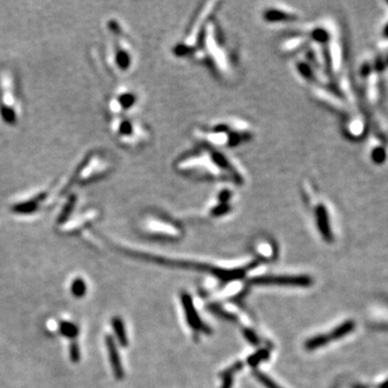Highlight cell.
<instances>
[{"instance_id":"17","label":"cell","mask_w":388,"mask_h":388,"mask_svg":"<svg viewBox=\"0 0 388 388\" xmlns=\"http://www.w3.org/2000/svg\"><path fill=\"white\" fill-rule=\"evenodd\" d=\"M241 368H243V365L241 363H237L232 368H230L229 370L224 372L222 388H231V386H232V383H233V374L236 371L240 370Z\"/></svg>"},{"instance_id":"8","label":"cell","mask_w":388,"mask_h":388,"mask_svg":"<svg viewBox=\"0 0 388 388\" xmlns=\"http://www.w3.org/2000/svg\"><path fill=\"white\" fill-rule=\"evenodd\" d=\"M304 197H305V201L308 202L309 205L313 207L315 223H316V227L319 231V233H321L322 237L327 243H331L333 241V233H332L328 207H327V205L324 202L319 201L317 203H314L310 199V197L305 196V195H304Z\"/></svg>"},{"instance_id":"13","label":"cell","mask_w":388,"mask_h":388,"mask_svg":"<svg viewBox=\"0 0 388 388\" xmlns=\"http://www.w3.org/2000/svg\"><path fill=\"white\" fill-rule=\"evenodd\" d=\"M354 329H355V323H354L353 321H347L340 326H338L336 329H333L329 335V337L331 339V341H333V340H340V339L344 338L345 336L350 335V333Z\"/></svg>"},{"instance_id":"6","label":"cell","mask_w":388,"mask_h":388,"mask_svg":"<svg viewBox=\"0 0 388 388\" xmlns=\"http://www.w3.org/2000/svg\"><path fill=\"white\" fill-rule=\"evenodd\" d=\"M254 286H285V287H310L313 280L306 275L298 276H260L250 280Z\"/></svg>"},{"instance_id":"14","label":"cell","mask_w":388,"mask_h":388,"mask_svg":"<svg viewBox=\"0 0 388 388\" xmlns=\"http://www.w3.org/2000/svg\"><path fill=\"white\" fill-rule=\"evenodd\" d=\"M58 329H59L60 335L67 339L73 340V339H76L79 335V327L76 324L70 323V322H60L59 326H58Z\"/></svg>"},{"instance_id":"3","label":"cell","mask_w":388,"mask_h":388,"mask_svg":"<svg viewBox=\"0 0 388 388\" xmlns=\"http://www.w3.org/2000/svg\"><path fill=\"white\" fill-rule=\"evenodd\" d=\"M217 4V2H208L201 9L186 37L173 47V53L176 56L185 57L189 54H195L199 50L204 33L210 22V15L213 14Z\"/></svg>"},{"instance_id":"2","label":"cell","mask_w":388,"mask_h":388,"mask_svg":"<svg viewBox=\"0 0 388 388\" xmlns=\"http://www.w3.org/2000/svg\"><path fill=\"white\" fill-rule=\"evenodd\" d=\"M196 138L204 145L221 149L237 148L255 138V129L249 122L235 117L213 121L208 125L195 129Z\"/></svg>"},{"instance_id":"20","label":"cell","mask_w":388,"mask_h":388,"mask_svg":"<svg viewBox=\"0 0 388 388\" xmlns=\"http://www.w3.org/2000/svg\"><path fill=\"white\" fill-rule=\"evenodd\" d=\"M372 160L377 164H382L386 160V150L383 147H378L372 151Z\"/></svg>"},{"instance_id":"9","label":"cell","mask_w":388,"mask_h":388,"mask_svg":"<svg viewBox=\"0 0 388 388\" xmlns=\"http://www.w3.org/2000/svg\"><path fill=\"white\" fill-rule=\"evenodd\" d=\"M113 105L111 108L113 111L125 113V111H131L132 109L137 107L139 104L138 94L133 90H122L115 94V98L112 100Z\"/></svg>"},{"instance_id":"23","label":"cell","mask_w":388,"mask_h":388,"mask_svg":"<svg viewBox=\"0 0 388 388\" xmlns=\"http://www.w3.org/2000/svg\"><path fill=\"white\" fill-rule=\"evenodd\" d=\"M244 336L247 339V341H249L251 344L258 345L260 343V340H259V337L256 335L254 331H251L249 329H245L244 330Z\"/></svg>"},{"instance_id":"26","label":"cell","mask_w":388,"mask_h":388,"mask_svg":"<svg viewBox=\"0 0 388 388\" xmlns=\"http://www.w3.org/2000/svg\"><path fill=\"white\" fill-rule=\"evenodd\" d=\"M354 388H368V386H365V385H356Z\"/></svg>"},{"instance_id":"7","label":"cell","mask_w":388,"mask_h":388,"mask_svg":"<svg viewBox=\"0 0 388 388\" xmlns=\"http://www.w3.org/2000/svg\"><path fill=\"white\" fill-rule=\"evenodd\" d=\"M114 128L118 137L129 145H137L141 141H145L148 137L146 129L138 122L132 120H121Z\"/></svg>"},{"instance_id":"21","label":"cell","mask_w":388,"mask_h":388,"mask_svg":"<svg viewBox=\"0 0 388 388\" xmlns=\"http://www.w3.org/2000/svg\"><path fill=\"white\" fill-rule=\"evenodd\" d=\"M69 357L72 363L77 364L79 363V360L81 358V353H80V347L77 342L72 341L70 346H69Z\"/></svg>"},{"instance_id":"11","label":"cell","mask_w":388,"mask_h":388,"mask_svg":"<svg viewBox=\"0 0 388 388\" xmlns=\"http://www.w3.org/2000/svg\"><path fill=\"white\" fill-rule=\"evenodd\" d=\"M105 342H106L108 356H109V360H110V365H111L114 377L117 380H122L124 377V370L118 352V347L115 345L113 337L110 335H107L105 338Z\"/></svg>"},{"instance_id":"1","label":"cell","mask_w":388,"mask_h":388,"mask_svg":"<svg viewBox=\"0 0 388 388\" xmlns=\"http://www.w3.org/2000/svg\"><path fill=\"white\" fill-rule=\"evenodd\" d=\"M175 169L200 178L220 180L235 187L247 182V175L241 163L221 149L204 145L201 150L185 154L175 163Z\"/></svg>"},{"instance_id":"4","label":"cell","mask_w":388,"mask_h":388,"mask_svg":"<svg viewBox=\"0 0 388 388\" xmlns=\"http://www.w3.org/2000/svg\"><path fill=\"white\" fill-rule=\"evenodd\" d=\"M209 199L207 205L208 216L212 218H221L233 212L238 194L235 186L231 183H223L217 187Z\"/></svg>"},{"instance_id":"5","label":"cell","mask_w":388,"mask_h":388,"mask_svg":"<svg viewBox=\"0 0 388 388\" xmlns=\"http://www.w3.org/2000/svg\"><path fill=\"white\" fill-rule=\"evenodd\" d=\"M260 16L269 25H290L301 18V14L295 8L284 3L267 4L261 10Z\"/></svg>"},{"instance_id":"10","label":"cell","mask_w":388,"mask_h":388,"mask_svg":"<svg viewBox=\"0 0 388 388\" xmlns=\"http://www.w3.org/2000/svg\"><path fill=\"white\" fill-rule=\"evenodd\" d=\"M181 302L183 305V309H185V312H186L188 324L191 326V328L197 332H209L208 327L206 325H204V323L201 321L200 316L197 315L192 301V298L188 294H182Z\"/></svg>"},{"instance_id":"12","label":"cell","mask_w":388,"mask_h":388,"mask_svg":"<svg viewBox=\"0 0 388 388\" xmlns=\"http://www.w3.org/2000/svg\"><path fill=\"white\" fill-rule=\"evenodd\" d=\"M111 326L114 331L115 338H117L119 344L122 347H126L128 345V340L126 336V331H125V326L122 318L115 316L111 319Z\"/></svg>"},{"instance_id":"15","label":"cell","mask_w":388,"mask_h":388,"mask_svg":"<svg viewBox=\"0 0 388 388\" xmlns=\"http://www.w3.org/2000/svg\"><path fill=\"white\" fill-rule=\"evenodd\" d=\"M329 342H331L329 335H319L310 339L309 341H306L305 349L308 351H314L317 349H321V347L327 345Z\"/></svg>"},{"instance_id":"18","label":"cell","mask_w":388,"mask_h":388,"mask_svg":"<svg viewBox=\"0 0 388 388\" xmlns=\"http://www.w3.org/2000/svg\"><path fill=\"white\" fill-rule=\"evenodd\" d=\"M269 357H270L269 351H267V350H260L259 352H257L256 354H254L253 356L248 357L247 363L251 367H257L261 362H263V360H265V359H268Z\"/></svg>"},{"instance_id":"24","label":"cell","mask_w":388,"mask_h":388,"mask_svg":"<svg viewBox=\"0 0 388 388\" xmlns=\"http://www.w3.org/2000/svg\"><path fill=\"white\" fill-rule=\"evenodd\" d=\"M378 388H388V380L384 381V382L382 384H380L378 386Z\"/></svg>"},{"instance_id":"19","label":"cell","mask_w":388,"mask_h":388,"mask_svg":"<svg viewBox=\"0 0 388 388\" xmlns=\"http://www.w3.org/2000/svg\"><path fill=\"white\" fill-rule=\"evenodd\" d=\"M254 374H255V377L258 379L259 382H260L261 384H263L267 388H282L280 385L276 384L271 378H269L268 376H265L264 373L256 370L254 372Z\"/></svg>"},{"instance_id":"25","label":"cell","mask_w":388,"mask_h":388,"mask_svg":"<svg viewBox=\"0 0 388 388\" xmlns=\"http://www.w3.org/2000/svg\"><path fill=\"white\" fill-rule=\"evenodd\" d=\"M383 35L385 38H388V24L386 25V27L384 28V31H383Z\"/></svg>"},{"instance_id":"22","label":"cell","mask_w":388,"mask_h":388,"mask_svg":"<svg viewBox=\"0 0 388 388\" xmlns=\"http://www.w3.org/2000/svg\"><path fill=\"white\" fill-rule=\"evenodd\" d=\"M386 68H388V54L386 56L377 60L376 64L373 65V69L377 71H383Z\"/></svg>"},{"instance_id":"27","label":"cell","mask_w":388,"mask_h":388,"mask_svg":"<svg viewBox=\"0 0 388 388\" xmlns=\"http://www.w3.org/2000/svg\"><path fill=\"white\" fill-rule=\"evenodd\" d=\"M387 3H388V1H387Z\"/></svg>"},{"instance_id":"16","label":"cell","mask_w":388,"mask_h":388,"mask_svg":"<svg viewBox=\"0 0 388 388\" xmlns=\"http://www.w3.org/2000/svg\"><path fill=\"white\" fill-rule=\"evenodd\" d=\"M70 290H71V294L74 298H78V299L83 298L87 291L86 283L82 280V278L78 277L72 282Z\"/></svg>"}]
</instances>
